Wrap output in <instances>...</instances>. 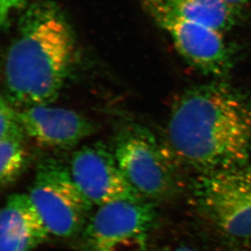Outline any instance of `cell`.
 I'll use <instances>...</instances> for the list:
<instances>
[{
	"mask_svg": "<svg viewBox=\"0 0 251 251\" xmlns=\"http://www.w3.org/2000/svg\"><path fill=\"white\" fill-rule=\"evenodd\" d=\"M167 138L178 164L201 174L247 164L251 100L221 82L190 88L173 105Z\"/></svg>",
	"mask_w": 251,
	"mask_h": 251,
	"instance_id": "6da1fadb",
	"label": "cell"
},
{
	"mask_svg": "<svg viewBox=\"0 0 251 251\" xmlns=\"http://www.w3.org/2000/svg\"><path fill=\"white\" fill-rule=\"evenodd\" d=\"M76 49L71 25L59 6L31 5L6 55L7 100L24 108L54 102L74 69Z\"/></svg>",
	"mask_w": 251,
	"mask_h": 251,
	"instance_id": "7a4b0ae2",
	"label": "cell"
},
{
	"mask_svg": "<svg viewBox=\"0 0 251 251\" xmlns=\"http://www.w3.org/2000/svg\"><path fill=\"white\" fill-rule=\"evenodd\" d=\"M112 151L128 183L147 201H165L181 188L175 157L143 126L124 125L116 133Z\"/></svg>",
	"mask_w": 251,
	"mask_h": 251,
	"instance_id": "3957f363",
	"label": "cell"
},
{
	"mask_svg": "<svg viewBox=\"0 0 251 251\" xmlns=\"http://www.w3.org/2000/svg\"><path fill=\"white\" fill-rule=\"evenodd\" d=\"M197 211L221 237L251 245V165L201 174L193 186Z\"/></svg>",
	"mask_w": 251,
	"mask_h": 251,
	"instance_id": "277c9868",
	"label": "cell"
},
{
	"mask_svg": "<svg viewBox=\"0 0 251 251\" xmlns=\"http://www.w3.org/2000/svg\"><path fill=\"white\" fill-rule=\"evenodd\" d=\"M28 195L55 237L81 234L93 213L94 205L76 185L69 165L54 158L38 163Z\"/></svg>",
	"mask_w": 251,
	"mask_h": 251,
	"instance_id": "5b68a950",
	"label": "cell"
},
{
	"mask_svg": "<svg viewBox=\"0 0 251 251\" xmlns=\"http://www.w3.org/2000/svg\"><path fill=\"white\" fill-rule=\"evenodd\" d=\"M157 216L155 204L147 200L100 206L81 232V251H147Z\"/></svg>",
	"mask_w": 251,
	"mask_h": 251,
	"instance_id": "8992f818",
	"label": "cell"
},
{
	"mask_svg": "<svg viewBox=\"0 0 251 251\" xmlns=\"http://www.w3.org/2000/svg\"><path fill=\"white\" fill-rule=\"evenodd\" d=\"M147 4L188 63L211 76L229 72L232 56L222 32L181 17L161 0H147Z\"/></svg>",
	"mask_w": 251,
	"mask_h": 251,
	"instance_id": "52a82bcc",
	"label": "cell"
},
{
	"mask_svg": "<svg viewBox=\"0 0 251 251\" xmlns=\"http://www.w3.org/2000/svg\"><path fill=\"white\" fill-rule=\"evenodd\" d=\"M69 168L76 185L94 206L146 200L128 183L112 148L102 142L85 145L75 151Z\"/></svg>",
	"mask_w": 251,
	"mask_h": 251,
	"instance_id": "ba28073f",
	"label": "cell"
},
{
	"mask_svg": "<svg viewBox=\"0 0 251 251\" xmlns=\"http://www.w3.org/2000/svg\"><path fill=\"white\" fill-rule=\"evenodd\" d=\"M19 119L26 136L49 149H73L97 131L96 124L78 112L49 105L25 107Z\"/></svg>",
	"mask_w": 251,
	"mask_h": 251,
	"instance_id": "9c48e42d",
	"label": "cell"
},
{
	"mask_svg": "<svg viewBox=\"0 0 251 251\" xmlns=\"http://www.w3.org/2000/svg\"><path fill=\"white\" fill-rule=\"evenodd\" d=\"M50 232L28 195L7 197L0 213V251H31Z\"/></svg>",
	"mask_w": 251,
	"mask_h": 251,
	"instance_id": "30bf717a",
	"label": "cell"
},
{
	"mask_svg": "<svg viewBox=\"0 0 251 251\" xmlns=\"http://www.w3.org/2000/svg\"><path fill=\"white\" fill-rule=\"evenodd\" d=\"M166 2L181 17L221 32L234 25V9L225 0H167Z\"/></svg>",
	"mask_w": 251,
	"mask_h": 251,
	"instance_id": "8fae6325",
	"label": "cell"
},
{
	"mask_svg": "<svg viewBox=\"0 0 251 251\" xmlns=\"http://www.w3.org/2000/svg\"><path fill=\"white\" fill-rule=\"evenodd\" d=\"M25 138L0 139V184L9 187L17 182L28 168L29 156Z\"/></svg>",
	"mask_w": 251,
	"mask_h": 251,
	"instance_id": "7c38bea8",
	"label": "cell"
},
{
	"mask_svg": "<svg viewBox=\"0 0 251 251\" xmlns=\"http://www.w3.org/2000/svg\"><path fill=\"white\" fill-rule=\"evenodd\" d=\"M0 139L6 138H25V133L19 119V112L13 108V105L4 98L0 103Z\"/></svg>",
	"mask_w": 251,
	"mask_h": 251,
	"instance_id": "4fadbf2b",
	"label": "cell"
},
{
	"mask_svg": "<svg viewBox=\"0 0 251 251\" xmlns=\"http://www.w3.org/2000/svg\"><path fill=\"white\" fill-rule=\"evenodd\" d=\"M25 0H0V22L1 25H7L10 15L13 10L19 7Z\"/></svg>",
	"mask_w": 251,
	"mask_h": 251,
	"instance_id": "5bb4252c",
	"label": "cell"
},
{
	"mask_svg": "<svg viewBox=\"0 0 251 251\" xmlns=\"http://www.w3.org/2000/svg\"><path fill=\"white\" fill-rule=\"evenodd\" d=\"M157 251H196L191 247L185 245H176V246H168Z\"/></svg>",
	"mask_w": 251,
	"mask_h": 251,
	"instance_id": "9a60e30c",
	"label": "cell"
},
{
	"mask_svg": "<svg viewBox=\"0 0 251 251\" xmlns=\"http://www.w3.org/2000/svg\"><path fill=\"white\" fill-rule=\"evenodd\" d=\"M248 0H225V2L229 5L230 7H232L234 9L235 7L240 6L243 4L245 2H247Z\"/></svg>",
	"mask_w": 251,
	"mask_h": 251,
	"instance_id": "2e32d148",
	"label": "cell"
}]
</instances>
